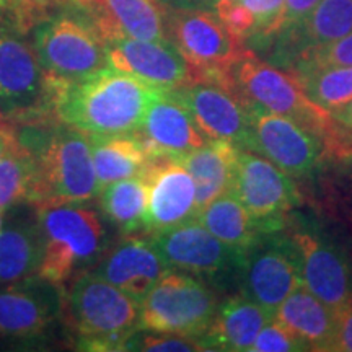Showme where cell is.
<instances>
[{"label": "cell", "mask_w": 352, "mask_h": 352, "mask_svg": "<svg viewBox=\"0 0 352 352\" xmlns=\"http://www.w3.org/2000/svg\"><path fill=\"white\" fill-rule=\"evenodd\" d=\"M52 103L65 126L90 138L135 134L158 91L139 78L107 67L78 82L52 78Z\"/></svg>", "instance_id": "6da1fadb"}, {"label": "cell", "mask_w": 352, "mask_h": 352, "mask_svg": "<svg viewBox=\"0 0 352 352\" xmlns=\"http://www.w3.org/2000/svg\"><path fill=\"white\" fill-rule=\"evenodd\" d=\"M223 85L230 88L248 108L258 107L266 111L283 114L318 132L327 140L328 152L347 151L333 114L314 103L303 91L296 74L279 69L259 59L252 50L246 51L227 70Z\"/></svg>", "instance_id": "7a4b0ae2"}, {"label": "cell", "mask_w": 352, "mask_h": 352, "mask_svg": "<svg viewBox=\"0 0 352 352\" xmlns=\"http://www.w3.org/2000/svg\"><path fill=\"white\" fill-rule=\"evenodd\" d=\"M63 316L85 351H122L139 329L140 302L94 271L83 272L64 294Z\"/></svg>", "instance_id": "3957f363"}, {"label": "cell", "mask_w": 352, "mask_h": 352, "mask_svg": "<svg viewBox=\"0 0 352 352\" xmlns=\"http://www.w3.org/2000/svg\"><path fill=\"white\" fill-rule=\"evenodd\" d=\"M38 209L43 256L38 274L63 285L72 276L95 266L107 250L108 233L95 209L83 202L43 206Z\"/></svg>", "instance_id": "277c9868"}, {"label": "cell", "mask_w": 352, "mask_h": 352, "mask_svg": "<svg viewBox=\"0 0 352 352\" xmlns=\"http://www.w3.org/2000/svg\"><path fill=\"white\" fill-rule=\"evenodd\" d=\"M36 157L28 199L36 208L98 197L101 188L91 155V139L85 132L65 126L57 129Z\"/></svg>", "instance_id": "5b68a950"}, {"label": "cell", "mask_w": 352, "mask_h": 352, "mask_svg": "<svg viewBox=\"0 0 352 352\" xmlns=\"http://www.w3.org/2000/svg\"><path fill=\"white\" fill-rule=\"evenodd\" d=\"M217 307L208 284L188 272L170 270L140 300L139 329L201 338Z\"/></svg>", "instance_id": "8992f818"}, {"label": "cell", "mask_w": 352, "mask_h": 352, "mask_svg": "<svg viewBox=\"0 0 352 352\" xmlns=\"http://www.w3.org/2000/svg\"><path fill=\"white\" fill-rule=\"evenodd\" d=\"M33 47L44 72L60 82H78L109 67L107 43L95 26L69 15L39 21Z\"/></svg>", "instance_id": "52a82bcc"}, {"label": "cell", "mask_w": 352, "mask_h": 352, "mask_svg": "<svg viewBox=\"0 0 352 352\" xmlns=\"http://www.w3.org/2000/svg\"><path fill=\"white\" fill-rule=\"evenodd\" d=\"M168 39L178 47L197 78L223 83L227 70L246 51L212 8L173 7L168 10Z\"/></svg>", "instance_id": "ba28073f"}, {"label": "cell", "mask_w": 352, "mask_h": 352, "mask_svg": "<svg viewBox=\"0 0 352 352\" xmlns=\"http://www.w3.org/2000/svg\"><path fill=\"white\" fill-rule=\"evenodd\" d=\"M252 131L246 151L256 152L294 178L314 173L328 151L318 132L283 114L252 107Z\"/></svg>", "instance_id": "9c48e42d"}, {"label": "cell", "mask_w": 352, "mask_h": 352, "mask_svg": "<svg viewBox=\"0 0 352 352\" xmlns=\"http://www.w3.org/2000/svg\"><path fill=\"white\" fill-rule=\"evenodd\" d=\"M241 294L274 315L294 290L303 287L300 254L290 236L264 233L243 253Z\"/></svg>", "instance_id": "30bf717a"}, {"label": "cell", "mask_w": 352, "mask_h": 352, "mask_svg": "<svg viewBox=\"0 0 352 352\" xmlns=\"http://www.w3.org/2000/svg\"><path fill=\"white\" fill-rule=\"evenodd\" d=\"M232 192L239 197L264 233L279 230L280 219L300 202L287 173L256 152L240 148Z\"/></svg>", "instance_id": "8fae6325"}, {"label": "cell", "mask_w": 352, "mask_h": 352, "mask_svg": "<svg viewBox=\"0 0 352 352\" xmlns=\"http://www.w3.org/2000/svg\"><path fill=\"white\" fill-rule=\"evenodd\" d=\"M64 287L34 276L0 287V341L38 342L63 316Z\"/></svg>", "instance_id": "7c38bea8"}, {"label": "cell", "mask_w": 352, "mask_h": 352, "mask_svg": "<svg viewBox=\"0 0 352 352\" xmlns=\"http://www.w3.org/2000/svg\"><path fill=\"white\" fill-rule=\"evenodd\" d=\"M152 245L170 270L196 277H222L241 270L243 253L214 236L197 220L168 228L151 236Z\"/></svg>", "instance_id": "4fadbf2b"}, {"label": "cell", "mask_w": 352, "mask_h": 352, "mask_svg": "<svg viewBox=\"0 0 352 352\" xmlns=\"http://www.w3.org/2000/svg\"><path fill=\"white\" fill-rule=\"evenodd\" d=\"M46 98L52 101V83L33 44L20 30L0 25V113L28 111Z\"/></svg>", "instance_id": "5bb4252c"}, {"label": "cell", "mask_w": 352, "mask_h": 352, "mask_svg": "<svg viewBox=\"0 0 352 352\" xmlns=\"http://www.w3.org/2000/svg\"><path fill=\"white\" fill-rule=\"evenodd\" d=\"M189 109L209 140H227L245 148L252 131V109L223 83L197 78L171 90Z\"/></svg>", "instance_id": "9a60e30c"}, {"label": "cell", "mask_w": 352, "mask_h": 352, "mask_svg": "<svg viewBox=\"0 0 352 352\" xmlns=\"http://www.w3.org/2000/svg\"><path fill=\"white\" fill-rule=\"evenodd\" d=\"M109 67L129 74L158 90H178L195 80V72L171 41L114 38L107 41Z\"/></svg>", "instance_id": "2e32d148"}, {"label": "cell", "mask_w": 352, "mask_h": 352, "mask_svg": "<svg viewBox=\"0 0 352 352\" xmlns=\"http://www.w3.org/2000/svg\"><path fill=\"white\" fill-rule=\"evenodd\" d=\"M148 208L145 233L155 235L195 220L199 212L192 176L175 158H153L145 170Z\"/></svg>", "instance_id": "e0dca14e"}, {"label": "cell", "mask_w": 352, "mask_h": 352, "mask_svg": "<svg viewBox=\"0 0 352 352\" xmlns=\"http://www.w3.org/2000/svg\"><path fill=\"white\" fill-rule=\"evenodd\" d=\"M135 135L152 160L160 157L176 160L209 142L189 109L173 91L166 90H158L153 96Z\"/></svg>", "instance_id": "ac0fdd59"}, {"label": "cell", "mask_w": 352, "mask_h": 352, "mask_svg": "<svg viewBox=\"0 0 352 352\" xmlns=\"http://www.w3.org/2000/svg\"><path fill=\"white\" fill-rule=\"evenodd\" d=\"M87 12L104 43L114 38L170 41L168 8L162 0H72Z\"/></svg>", "instance_id": "d6986e66"}, {"label": "cell", "mask_w": 352, "mask_h": 352, "mask_svg": "<svg viewBox=\"0 0 352 352\" xmlns=\"http://www.w3.org/2000/svg\"><path fill=\"white\" fill-rule=\"evenodd\" d=\"M300 254L303 285L334 311L352 300L349 263L331 241L311 230L290 233Z\"/></svg>", "instance_id": "ffe728a7"}, {"label": "cell", "mask_w": 352, "mask_h": 352, "mask_svg": "<svg viewBox=\"0 0 352 352\" xmlns=\"http://www.w3.org/2000/svg\"><path fill=\"white\" fill-rule=\"evenodd\" d=\"M166 271H170L168 264L151 239L140 235H126L120 243L104 250L94 267V272L139 302Z\"/></svg>", "instance_id": "44dd1931"}, {"label": "cell", "mask_w": 352, "mask_h": 352, "mask_svg": "<svg viewBox=\"0 0 352 352\" xmlns=\"http://www.w3.org/2000/svg\"><path fill=\"white\" fill-rule=\"evenodd\" d=\"M351 33L352 0H320L318 6L300 23L272 39V59L290 67L305 51L327 46Z\"/></svg>", "instance_id": "7402d4cb"}, {"label": "cell", "mask_w": 352, "mask_h": 352, "mask_svg": "<svg viewBox=\"0 0 352 352\" xmlns=\"http://www.w3.org/2000/svg\"><path fill=\"white\" fill-rule=\"evenodd\" d=\"M272 316L259 303L239 294L220 303L199 340L206 351H250L258 333Z\"/></svg>", "instance_id": "603a6c76"}, {"label": "cell", "mask_w": 352, "mask_h": 352, "mask_svg": "<svg viewBox=\"0 0 352 352\" xmlns=\"http://www.w3.org/2000/svg\"><path fill=\"white\" fill-rule=\"evenodd\" d=\"M272 318L287 328L307 351H331L334 310L305 285L294 290L277 307Z\"/></svg>", "instance_id": "cb8c5ba5"}, {"label": "cell", "mask_w": 352, "mask_h": 352, "mask_svg": "<svg viewBox=\"0 0 352 352\" xmlns=\"http://www.w3.org/2000/svg\"><path fill=\"white\" fill-rule=\"evenodd\" d=\"M240 148L227 140H209L202 147L176 158L196 184L199 210L215 197L232 191Z\"/></svg>", "instance_id": "d4e9b609"}, {"label": "cell", "mask_w": 352, "mask_h": 352, "mask_svg": "<svg viewBox=\"0 0 352 352\" xmlns=\"http://www.w3.org/2000/svg\"><path fill=\"white\" fill-rule=\"evenodd\" d=\"M43 256L38 223L15 222L0 228V287L38 274Z\"/></svg>", "instance_id": "484cf974"}, {"label": "cell", "mask_w": 352, "mask_h": 352, "mask_svg": "<svg viewBox=\"0 0 352 352\" xmlns=\"http://www.w3.org/2000/svg\"><path fill=\"white\" fill-rule=\"evenodd\" d=\"M196 220L220 241L239 252H246L264 235L261 226L232 191L204 206Z\"/></svg>", "instance_id": "4316f807"}, {"label": "cell", "mask_w": 352, "mask_h": 352, "mask_svg": "<svg viewBox=\"0 0 352 352\" xmlns=\"http://www.w3.org/2000/svg\"><path fill=\"white\" fill-rule=\"evenodd\" d=\"M90 139L96 178L101 189L109 183L144 175L152 162L138 135L132 138L131 134H124Z\"/></svg>", "instance_id": "83f0119b"}, {"label": "cell", "mask_w": 352, "mask_h": 352, "mask_svg": "<svg viewBox=\"0 0 352 352\" xmlns=\"http://www.w3.org/2000/svg\"><path fill=\"white\" fill-rule=\"evenodd\" d=\"M103 214L121 228L124 235L145 232L148 208V184L145 175L109 183L100 191Z\"/></svg>", "instance_id": "f1b7e54d"}, {"label": "cell", "mask_w": 352, "mask_h": 352, "mask_svg": "<svg viewBox=\"0 0 352 352\" xmlns=\"http://www.w3.org/2000/svg\"><path fill=\"white\" fill-rule=\"evenodd\" d=\"M290 70L297 76L308 98L329 113L352 100V67L324 65Z\"/></svg>", "instance_id": "f546056e"}, {"label": "cell", "mask_w": 352, "mask_h": 352, "mask_svg": "<svg viewBox=\"0 0 352 352\" xmlns=\"http://www.w3.org/2000/svg\"><path fill=\"white\" fill-rule=\"evenodd\" d=\"M36 157L20 144L19 148L0 158V209L28 199L32 189Z\"/></svg>", "instance_id": "4dcf8cb0"}, {"label": "cell", "mask_w": 352, "mask_h": 352, "mask_svg": "<svg viewBox=\"0 0 352 352\" xmlns=\"http://www.w3.org/2000/svg\"><path fill=\"white\" fill-rule=\"evenodd\" d=\"M122 351H152V352H195L206 351L199 338L182 334L157 333L138 329L126 341Z\"/></svg>", "instance_id": "1f68e13d"}, {"label": "cell", "mask_w": 352, "mask_h": 352, "mask_svg": "<svg viewBox=\"0 0 352 352\" xmlns=\"http://www.w3.org/2000/svg\"><path fill=\"white\" fill-rule=\"evenodd\" d=\"M324 65H344L352 67V33L327 46L305 51L287 69L324 67Z\"/></svg>", "instance_id": "d6a6232c"}, {"label": "cell", "mask_w": 352, "mask_h": 352, "mask_svg": "<svg viewBox=\"0 0 352 352\" xmlns=\"http://www.w3.org/2000/svg\"><path fill=\"white\" fill-rule=\"evenodd\" d=\"M212 10L217 13L222 23L233 36L239 38L241 43H248L253 36L256 28V20L253 13L245 6H241L239 0H222L214 6Z\"/></svg>", "instance_id": "836d02e7"}, {"label": "cell", "mask_w": 352, "mask_h": 352, "mask_svg": "<svg viewBox=\"0 0 352 352\" xmlns=\"http://www.w3.org/2000/svg\"><path fill=\"white\" fill-rule=\"evenodd\" d=\"M307 351L305 346L283 324L272 318L258 333L250 352H294Z\"/></svg>", "instance_id": "e575fe53"}, {"label": "cell", "mask_w": 352, "mask_h": 352, "mask_svg": "<svg viewBox=\"0 0 352 352\" xmlns=\"http://www.w3.org/2000/svg\"><path fill=\"white\" fill-rule=\"evenodd\" d=\"M239 2L248 8L256 20V28H254L250 41L258 46L270 44L272 26H274L277 16L280 15L284 0H239Z\"/></svg>", "instance_id": "d590c367"}, {"label": "cell", "mask_w": 352, "mask_h": 352, "mask_svg": "<svg viewBox=\"0 0 352 352\" xmlns=\"http://www.w3.org/2000/svg\"><path fill=\"white\" fill-rule=\"evenodd\" d=\"M64 2L65 0H12L10 10L15 13L16 28L25 32L47 19V13Z\"/></svg>", "instance_id": "8d00e7d4"}, {"label": "cell", "mask_w": 352, "mask_h": 352, "mask_svg": "<svg viewBox=\"0 0 352 352\" xmlns=\"http://www.w3.org/2000/svg\"><path fill=\"white\" fill-rule=\"evenodd\" d=\"M320 0H284L283 10H280V15L277 16L274 26H272L271 32V41L274 39L277 34L287 32L289 28L296 26L297 23L305 19V16L310 13L314 8L318 6ZM270 41V44H271Z\"/></svg>", "instance_id": "74e56055"}, {"label": "cell", "mask_w": 352, "mask_h": 352, "mask_svg": "<svg viewBox=\"0 0 352 352\" xmlns=\"http://www.w3.org/2000/svg\"><path fill=\"white\" fill-rule=\"evenodd\" d=\"M331 351L352 352V300L334 311V336Z\"/></svg>", "instance_id": "f35d334b"}, {"label": "cell", "mask_w": 352, "mask_h": 352, "mask_svg": "<svg viewBox=\"0 0 352 352\" xmlns=\"http://www.w3.org/2000/svg\"><path fill=\"white\" fill-rule=\"evenodd\" d=\"M20 140L15 135L13 127L8 122L0 121V158H3L7 153L15 151L20 147Z\"/></svg>", "instance_id": "ab89813d"}, {"label": "cell", "mask_w": 352, "mask_h": 352, "mask_svg": "<svg viewBox=\"0 0 352 352\" xmlns=\"http://www.w3.org/2000/svg\"><path fill=\"white\" fill-rule=\"evenodd\" d=\"M331 114L338 127L341 129L342 135L346 139H352V100Z\"/></svg>", "instance_id": "60d3db41"}, {"label": "cell", "mask_w": 352, "mask_h": 352, "mask_svg": "<svg viewBox=\"0 0 352 352\" xmlns=\"http://www.w3.org/2000/svg\"><path fill=\"white\" fill-rule=\"evenodd\" d=\"M183 7H209V0H183Z\"/></svg>", "instance_id": "b9f144b4"}, {"label": "cell", "mask_w": 352, "mask_h": 352, "mask_svg": "<svg viewBox=\"0 0 352 352\" xmlns=\"http://www.w3.org/2000/svg\"><path fill=\"white\" fill-rule=\"evenodd\" d=\"M12 0H0V8H8L10 10Z\"/></svg>", "instance_id": "7bdbcfd3"}, {"label": "cell", "mask_w": 352, "mask_h": 352, "mask_svg": "<svg viewBox=\"0 0 352 352\" xmlns=\"http://www.w3.org/2000/svg\"><path fill=\"white\" fill-rule=\"evenodd\" d=\"M217 2H222V0H209V8H214V6Z\"/></svg>", "instance_id": "ee69618b"}, {"label": "cell", "mask_w": 352, "mask_h": 352, "mask_svg": "<svg viewBox=\"0 0 352 352\" xmlns=\"http://www.w3.org/2000/svg\"><path fill=\"white\" fill-rule=\"evenodd\" d=\"M2 226H3V210L0 209V228H2Z\"/></svg>", "instance_id": "f6af8a7d"}]
</instances>
